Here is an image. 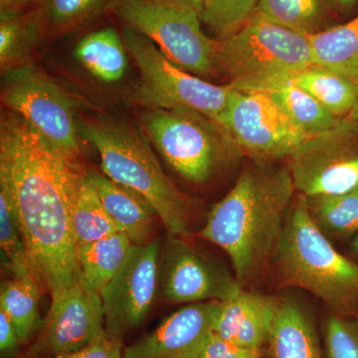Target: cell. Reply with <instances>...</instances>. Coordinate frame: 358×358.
<instances>
[{
  "instance_id": "cell-1",
  "label": "cell",
  "mask_w": 358,
  "mask_h": 358,
  "mask_svg": "<svg viewBox=\"0 0 358 358\" xmlns=\"http://www.w3.org/2000/svg\"><path fill=\"white\" fill-rule=\"evenodd\" d=\"M11 113L0 124V190L6 193L33 274L50 294L79 281L71 208L83 167Z\"/></svg>"
},
{
  "instance_id": "cell-2",
  "label": "cell",
  "mask_w": 358,
  "mask_h": 358,
  "mask_svg": "<svg viewBox=\"0 0 358 358\" xmlns=\"http://www.w3.org/2000/svg\"><path fill=\"white\" fill-rule=\"evenodd\" d=\"M294 192L289 167L254 160L209 212L200 235L228 254L238 281L258 274L274 254Z\"/></svg>"
},
{
  "instance_id": "cell-3",
  "label": "cell",
  "mask_w": 358,
  "mask_h": 358,
  "mask_svg": "<svg viewBox=\"0 0 358 358\" xmlns=\"http://www.w3.org/2000/svg\"><path fill=\"white\" fill-rule=\"evenodd\" d=\"M273 257L287 284L310 292L338 315L358 310V265L317 227L303 195L289 208Z\"/></svg>"
},
{
  "instance_id": "cell-4",
  "label": "cell",
  "mask_w": 358,
  "mask_h": 358,
  "mask_svg": "<svg viewBox=\"0 0 358 358\" xmlns=\"http://www.w3.org/2000/svg\"><path fill=\"white\" fill-rule=\"evenodd\" d=\"M78 129L100 155L102 173L147 200L169 235L192 234L187 201L162 171L143 136L122 122L82 124Z\"/></svg>"
},
{
  "instance_id": "cell-5",
  "label": "cell",
  "mask_w": 358,
  "mask_h": 358,
  "mask_svg": "<svg viewBox=\"0 0 358 358\" xmlns=\"http://www.w3.org/2000/svg\"><path fill=\"white\" fill-rule=\"evenodd\" d=\"M148 138L185 180L204 183L241 152L217 122L199 110L178 107L141 115Z\"/></svg>"
},
{
  "instance_id": "cell-6",
  "label": "cell",
  "mask_w": 358,
  "mask_h": 358,
  "mask_svg": "<svg viewBox=\"0 0 358 358\" xmlns=\"http://www.w3.org/2000/svg\"><path fill=\"white\" fill-rule=\"evenodd\" d=\"M313 64L308 36L255 13L218 41L216 51V69L227 73L231 83L286 76Z\"/></svg>"
},
{
  "instance_id": "cell-7",
  "label": "cell",
  "mask_w": 358,
  "mask_h": 358,
  "mask_svg": "<svg viewBox=\"0 0 358 358\" xmlns=\"http://www.w3.org/2000/svg\"><path fill=\"white\" fill-rule=\"evenodd\" d=\"M127 50L141 72L134 100L148 110L185 107L199 110L213 121L227 106L232 86L205 81L173 62L159 47L128 25L122 27Z\"/></svg>"
},
{
  "instance_id": "cell-8",
  "label": "cell",
  "mask_w": 358,
  "mask_h": 358,
  "mask_svg": "<svg viewBox=\"0 0 358 358\" xmlns=\"http://www.w3.org/2000/svg\"><path fill=\"white\" fill-rule=\"evenodd\" d=\"M110 8L182 69L199 77L217 70L218 41L205 34L194 7L171 0H113Z\"/></svg>"
},
{
  "instance_id": "cell-9",
  "label": "cell",
  "mask_w": 358,
  "mask_h": 358,
  "mask_svg": "<svg viewBox=\"0 0 358 358\" xmlns=\"http://www.w3.org/2000/svg\"><path fill=\"white\" fill-rule=\"evenodd\" d=\"M218 124L227 131L242 155L257 162L289 157L310 138L263 92L233 88Z\"/></svg>"
},
{
  "instance_id": "cell-10",
  "label": "cell",
  "mask_w": 358,
  "mask_h": 358,
  "mask_svg": "<svg viewBox=\"0 0 358 358\" xmlns=\"http://www.w3.org/2000/svg\"><path fill=\"white\" fill-rule=\"evenodd\" d=\"M289 169L294 189L307 199L358 187V124L345 117L310 136L289 157Z\"/></svg>"
},
{
  "instance_id": "cell-11",
  "label": "cell",
  "mask_w": 358,
  "mask_h": 358,
  "mask_svg": "<svg viewBox=\"0 0 358 358\" xmlns=\"http://www.w3.org/2000/svg\"><path fill=\"white\" fill-rule=\"evenodd\" d=\"M2 101L11 112L66 154L78 157L79 129L73 103L63 90L31 66L4 72Z\"/></svg>"
},
{
  "instance_id": "cell-12",
  "label": "cell",
  "mask_w": 358,
  "mask_h": 358,
  "mask_svg": "<svg viewBox=\"0 0 358 358\" xmlns=\"http://www.w3.org/2000/svg\"><path fill=\"white\" fill-rule=\"evenodd\" d=\"M159 240L131 245L115 277L101 291L106 333L121 339L145 319L159 286Z\"/></svg>"
},
{
  "instance_id": "cell-13",
  "label": "cell",
  "mask_w": 358,
  "mask_h": 358,
  "mask_svg": "<svg viewBox=\"0 0 358 358\" xmlns=\"http://www.w3.org/2000/svg\"><path fill=\"white\" fill-rule=\"evenodd\" d=\"M185 239L169 234L160 252L162 298L171 303H194L236 296L242 289L240 282Z\"/></svg>"
},
{
  "instance_id": "cell-14",
  "label": "cell",
  "mask_w": 358,
  "mask_h": 358,
  "mask_svg": "<svg viewBox=\"0 0 358 358\" xmlns=\"http://www.w3.org/2000/svg\"><path fill=\"white\" fill-rule=\"evenodd\" d=\"M106 334L100 294L79 281L51 294V305L32 348L36 357H55L83 348Z\"/></svg>"
},
{
  "instance_id": "cell-15",
  "label": "cell",
  "mask_w": 358,
  "mask_h": 358,
  "mask_svg": "<svg viewBox=\"0 0 358 358\" xmlns=\"http://www.w3.org/2000/svg\"><path fill=\"white\" fill-rule=\"evenodd\" d=\"M221 301L189 303L124 348V358H199L213 333Z\"/></svg>"
},
{
  "instance_id": "cell-16",
  "label": "cell",
  "mask_w": 358,
  "mask_h": 358,
  "mask_svg": "<svg viewBox=\"0 0 358 358\" xmlns=\"http://www.w3.org/2000/svg\"><path fill=\"white\" fill-rule=\"evenodd\" d=\"M279 301L243 289L221 301L213 334L243 348L260 350L268 343Z\"/></svg>"
},
{
  "instance_id": "cell-17",
  "label": "cell",
  "mask_w": 358,
  "mask_h": 358,
  "mask_svg": "<svg viewBox=\"0 0 358 358\" xmlns=\"http://www.w3.org/2000/svg\"><path fill=\"white\" fill-rule=\"evenodd\" d=\"M86 178L120 232L124 233L133 244L152 241L159 217L147 200L93 169H86Z\"/></svg>"
},
{
  "instance_id": "cell-18",
  "label": "cell",
  "mask_w": 358,
  "mask_h": 358,
  "mask_svg": "<svg viewBox=\"0 0 358 358\" xmlns=\"http://www.w3.org/2000/svg\"><path fill=\"white\" fill-rule=\"evenodd\" d=\"M230 85L240 91L263 92L267 94L294 124L310 136L336 128L343 121V119H339L324 109L307 92L294 85L287 75Z\"/></svg>"
},
{
  "instance_id": "cell-19",
  "label": "cell",
  "mask_w": 358,
  "mask_h": 358,
  "mask_svg": "<svg viewBox=\"0 0 358 358\" xmlns=\"http://www.w3.org/2000/svg\"><path fill=\"white\" fill-rule=\"evenodd\" d=\"M268 343L272 358H322L312 320L292 300L279 301Z\"/></svg>"
},
{
  "instance_id": "cell-20",
  "label": "cell",
  "mask_w": 358,
  "mask_h": 358,
  "mask_svg": "<svg viewBox=\"0 0 358 358\" xmlns=\"http://www.w3.org/2000/svg\"><path fill=\"white\" fill-rule=\"evenodd\" d=\"M128 50L114 28H103L80 40L74 56L90 74L103 83L121 81L128 68Z\"/></svg>"
},
{
  "instance_id": "cell-21",
  "label": "cell",
  "mask_w": 358,
  "mask_h": 358,
  "mask_svg": "<svg viewBox=\"0 0 358 358\" xmlns=\"http://www.w3.org/2000/svg\"><path fill=\"white\" fill-rule=\"evenodd\" d=\"M133 242L117 232L77 248L79 282L87 289L101 293L121 268Z\"/></svg>"
},
{
  "instance_id": "cell-22",
  "label": "cell",
  "mask_w": 358,
  "mask_h": 358,
  "mask_svg": "<svg viewBox=\"0 0 358 358\" xmlns=\"http://www.w3.org/2000/svg\"><path fill=\"white\" fill-rule=\"evenodd\" d=\"M308 38L315 65L350 79H357L358 15L343 24L331 26Z\"/></svg>"
},
{
  "instance_id": "cell-23",
  "label": "cell",
  "mask_w": 358,
  "mask_h": 358,
  "mask_svg": "<svg viewBox=\"0 0 358 358\" xmlns=\"http://www.w3.org/2000/svg\"><path fill=\"white\" fill-rule=\"evenodd\" d=\"M41 9L0 10V67L2 73L25 65L38 42L41 32Z\"/></svg>"
},
{
  "instance_id": "cell-24",
  "label": "cell",
  "mask_w": 358,
  "mask_h": 358,
  "mask_svg": "<svg viewBox=\"0 0 358 358\" xmlns=\"http://www.w3.org/2000/svg\"><path fill=\"white\" fill-rule=\"evenodd\" d=\"M287 77L339 119H345L352 110L355 80L315 64Z\"/></svg>"
},
{
  "instance_id": "cell-25",
  "label": "cell",
  "mask_w": 358,
  "mask_h": 358,
  "mask_svg": "<svg viewBox=\"0 0 358 358\" xmlns=\"http://www.w3.org/2000/svg\"><path fill=\"white\" fill-rule=\"evenodd\" d=\"M336 8L334 0H259L255 13L310 37L329 28Z\"/></svg>"
},
{
  "instance_id": "cell-26",
  "label": "cell",
  "mask_w": 358,
  "mask_h": 358,
  "mask_svg": "<svg viewBox=\"0 0 358 358\" xmlns=\"http://www.w3.org/2000/svg\"><path fill=\"white\" fill-rule=\"evenodd\" d=\"M40 284L35 275L13 277L0 288V310L17 331L21 343H25L40 331L43 320L40 317Z\"/></svg>"
},
{
  "instance_id": "cell-27",
  "label": "cell",
  "mask_w": 358,
  "mask_h": 358,
  "mask_svg": "<svg viewBox=\"0 0 358 358\" xmlns=\"http://www.w3.org/2000/svg\"><path fill=\"white\" fill-rule=\"evenodd\" d=\"M71 224L77 248L120 232L86 178L78 183L71 208Z\"/></svg>"
},
{
  "instance_id": "cell-28",
  "label": "cell",
  "mask_w": 358,
  "mask_h": 358,
  "mask_svg": "<svg viewBox=\"0 0 358 358\" xmlns=\"http://www.w3.org/2000/svg\"><path fill=\"white\" fill-rule=\"evenodd\" d=\"M317 227L329 236H348L358 231V187L336 195L307 199Z\"/></svg>"
},
{
  "instance_id": "cell-29",
  "label": "cell",
  "mask_w": 358,
  "mask_h": 358,
  "mask_svg": "<svg viewBox=\"0 0 358 358\" xmlns=\"http://www.w3.org/2000/svg\"><path fill=\"white\" fill-rule=\"evenodd\" d=\"M0 250L2 267L11 277L34 275L13 205L2 190H0Z\"/></svg>"
},
{
  "instance_id": "cell-30",
  "label": "cell",
  "mask_w": 358,
  "mask_h": 358,
  "mask_svg": "<svg viewBox=\"0 0 358 358\" xmlns=\"http://www.w3.org/2000/svg\"><path fill=\"white\" fill-rule=\"evenodd\" d=\"M258 3L259 0H204L200 17L223 39L253 15Z\"/></svg>"
},
{
  "instance_id": "cell-31",
  "label": "cell",
  "mask_w": 358,
  "mask_h": 358,
  "mask_svg": "<svg viewBox=\"0 0 358 358\" xmlns=\"http://www.w3.org/2000/svg\"><path fill=\"white\" fill-rule=\"evenodd\" d=\"M113 0H40L42 15L56 27H70L90 20Z\"/></svg>"
},
{
  "instance_id": "cell-32",
  "label": "cell",
  "mask_w": 358,
  "mask_h": 358,
  "mask_svg": "<svg viewBox=\"0 0 358 358\" xmlns=\"http://www.w3.org/2000/svg\"><path fill=\"white\" fill-rule=\"evenodd\" d=\"M327 358H358V320L334 315L326 324Z\"/></svg>"
},
{
  "instance_id": "cell-33",
  "label": "cell",
  "mask_w": 358,
  "mask_h": 358,
  "mask_svg": "<svg viewBox=\"0 0 358 358\" xmlns=\"http://www.w3.org/2000/svg\"><path fill=\"white\" fill-rule=\"evenodd\" d=\"M52 358H124V348L121 339L106 333L83 348Z\"/></svg>"
},
{
  "instance_id": "cell-34",
  "label": "cell",
  "mask_w": 358,
  "mask_h": 358,
  "mask_svg": "<svg viewBox=\"0 0 358 358\" xmlns=\"http://www.w3.org/2000/svg\"><path fill=\"white\" fill-rule=\"evenodd\" d=\"M199 358H261L260 350L243 348L212 333Z\"/></svg>"
},
{
  "instance_id": "cell-35",
  "label": "cell",
  "mask_w": 358,
  "mask_h": 358,
  "mask_svg": "<svg viewBox=\"0 0 358 358\" xmlns=\"http://www.w3.org/2000/svg\"><path fill=\"white\" fill-rule=\"evenodd\" d=\"M21 345L17 331L7 317L6 313L0 310V352L4 358L13 357L18 352Z\"/></svg>"
},
{
  "instance_id": "cell-36",
  "label": "cell",
  "mask_w": 358,
  "mask_h": 358,
  "mask_svg": "<svg viewBox=\"0 0 358 358\" xmlns=\"http://www.w3.org/2000/svg\"><path fill=\"white\" fill-rule=\"evenodd\" d=\"M40 4V0H0V10H17Z\"/></svg>"
},
{
  "instance_id": "cell-37",
  "label": "cell",
  "mask_w": 358,
  "mask_h": 358,
  "mask_svg": "<svg viewBox=\"0 0 358 358\" xmlns=\"http://www.w3.org/2000/svg\"><path fill=\"white\" fill-rule=\"evenodd\" d=\"M348 120L350 121L357 122L358 124V78L355 80V103H353V107L352 110H350V114H348Z\"/></svg>"
},
{
  "instance_id": "cell-38",
  "label": "cell",
  "mask_w": 358,
  "mask_h": 358,
  "mask_svg": "<svg viewBox=\"0 0 358 358\" xmlns=\"http://www.w3.org/2000/svg\"><path fill=\"white\" fill-rule=\"evenodd\" d=\"M336 6L339 9H350L352 8L355 4H357L358 0H334Z\"/></svg>"
},
{
  "instance_id": "cell-39",
  "label": "cell",
  "mask_w": 358,
  "mask_h": 358,
  "mask_svg": "<svg viewBox=\"0 0 358 358\" xmlns=\"http://www.w3.org/2000/svg\"><path fill=\"white\" fill-rule=\"evenodd\" d=\"M204 0H192V6L199 13H201L202 6H203Z\"/></svg>"
},
{
  "instance_id": "cell-40",
  "label": "cell",
  "mask_w": 358,
  "mask_h": 358,
  "mask_svg": "<svg viewBox=\"0 0 358 358\" xmlns=\"http://www.w3.org/2000/svg\"><path fill=\"white\" fill-rule=\"evenodd\" d=\"M352 248L355 250V253L358 254V233L357 237H355V241H353Z\"/></svg>"
},
{
  "instance_id": "cell-41",
  "label": "cell",
  "mask_w": 358,
  "mask_h": 358,
  "mask_svg": "<svg viewBox=\"0 0 358 358\" xmlns=\"http://www.w3.org/2000/svg\"><path fill=\"white\" fill-rule=\"evenodd\" d=\"M171 1L179 2V3L187 4V6L193 7L192 0H171Z\"/></svg>"
}]
</instances>
